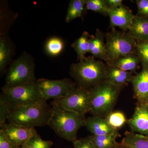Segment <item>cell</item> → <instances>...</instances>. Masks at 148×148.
I'll list each match as a JSON object with an SVG mask.
<instances>
[{"label": "cell", "mask_w": 148, "mask_h": 148, "mask_svg": "<svg viewBox=\"0 0 148 148\" xmlns=\"http://www.w3.org/2000/svg\"><path fill=\"white\" fill-rule=\"evenodd\" d=\"M121 143L128 148H148V136L126 132Z\"/></svg>", "instance_id": "20"}, {"label": "cell", "mask_w": 148, "mask_h": 148, "mask_svg": "<svg viewBox=\"0 0 148 148\" xmlns=\"http://www.w3.org/2000/svg\"><path fill=\"white\" fill-rule=\"evenodd\" d=\"M108 69V65L92 56L72 64L70 74L77 86L90 89L106 80Z\"/></svg>", "instance_id": "2"}, {"label": "cell", "mask_w": 148, "mask_h": 148, "mask_svg": "<svg viewBox=\"0 0 148 148\" xmlns=\"http://www.w3.org/2000/svg\"><path fill=\"white\" fill-rule=\"evenodd\" d=\"M90 89L76 86L65 97L53 100L51 105L85 115L90 111Z\"/></svg>", "instance_id": "8"}, {"label": "cell", "mask_w": 148, "mask_h": 148, "mask_svg": "<svg viewBox=\"0 0 148 148\" xmlns=\"http://www.w3.org/2000/svg\"><path fill=\"white\" fill-rule=\"evenodd\" d=\"M138 13L137 15L143 17H148V0H137Z\"/></svg>", "instance_id": "31"}, {"label": "cell", "mask_w": 148, "mask_h": 148, "mask_svg": "<svg viewBox=\"0 0 148 148\" xmlns=\"http://www.w3.org/2000/svg\"><path fill=\"white\" fill-rule=\"evenodd\" d=\"M84 126L93 135H107L118 131L110 126L106 118L100 116L92 115L86 118Z\"/></svg>", "instance_id": "15"}, {"label": "cell", "mask_w": 148, "mask_h": 148, "mask_svg": "<svg viewBox=\"0 0 148 148\" xmlns=\"http://www.w3.org/2000/svg\"><path fill=\"white\" fill-rule=\"evenodd\" d=\"M128 33L136 42L148 41V17L135 15Z\"/></svg>", "instance_id": "16"}, {"label": "cell", "mask_w": 148, "mask_h": 148, "mask_svg": "<svg viewBox=\"0 0 148 148\" xmlns=\"http://www.w3.org/2000/svg\"><path fill=\"white\" fill-rule=\"evenodd\" d=\"M64 44L63 40L58 37H52L48 40L45 44V50L48 55L55 56L63 51Z\"/></svg>", "instance_id": "25"}, {"label": "cell", "mask_w": 148, "mask_h": 148, "mask_svg": "<svg viewBox=\"0 0 148 148\" xmlns=\"http://www.w3.org/2000/svg\"><path fill=\"white\" fill-rule=\"evenodd\" d=\"M12 42L5 35L0 38V72L1 75L5 71L7 67L10 63L13 54Z\"/></svg>", "instance_id": "18"}, {"label": "cell", "mask_w": 148, "mask_h": 148, "mask_svg": "<svg viewBox=\"0 0 148 148\" xmlns=\"http://www.w3.org/2000/svg\"><path fill=\"white\" fill-rule=\"evenodd\" d=\"M113 148H128L122 145L121 143H117Z\"/></svg>", "instance_id": "34"}, {"label": "cell", "mask_w": 148, "mask_h": 148, "mask_svg": "<svg viewBox=\"0 0 148 148\" xmlns=\"http://www.w3.org/2000/svg\"><path fill=\"white\" fill-rule=\"evenodd\" d=\"M142 66L141 71L133 76L130 82L137 104L148 105V66Z\"/></svg>", "instance_id": "11"}, {"label": "cell", "mask_w": 148, "mask_h": 148, "mask_svg": "<svg viewBox=\"0 0 148 148\" xmlns=\"http://www.w3.org/2000/svg\"><path fill=\"white\" fill-rule=\"evenodd\" d=\"M2 93L10 108L35 105L46 101L43 98L37 82L15 87L1 88Z\"/></svg>", "instance_id": "7"}, {"label": "cell", "mask_w": 148, "mask_h": 148, "mask_svg": "<svg viewBox=\"0 0 148 148\" xmlns=\"http://www.w3.org/2000/svg\"><path fill=\"white\" fill-rule=\"evenodd\" d=\"M37 84L46 101L64 98L76 86L75 82L69 78L59 80L41 78L37 80Z\"/></svg>", "instance_id": "9"}, {"label": "cell", "mask_w": 148, "mask_h": 148, "mask_svg": "<svg viewBox=\"0 0 148 148\" xmlns=\"http://www.w3.org/2000/svg\"><path fill=\"white\" fill-rule=\"evenodd\" d=\"M127 123L132 132L148 136V105L137 104Z\"/></svg>", "instance_id": "13"}, {"label": "cell", "mask_w": 148, "mask_h": 148, "mask_svg": "<svg viewBox=\"0 0 148 148\" xmlns=\"http://www.w3.org/2000/svg\"><path fill=\"white\" fill-rule=\"evenodd\" d=\"M74 148H96L92 141L90 136L86 138H80L73 142Z\"/></svg>", "instance_id": "30"}, {"label": "cell", "mask_w": 148, "mask_h": 148, "mask_svg": "<svg viewBox=\"0 0 148 148\" xmlns=\"http://www.w3.org/2000/svg\"><path fill=\"white\" fill-rule=\"evenodd\" d=\"M136 53L140 58L142 65L148 66V41L137 42Z\"/></svg>", "instance_id": "28"}, {"label": "cell", "mask_w": 148, "mask_h": 148, "mask_svg": "<svg viewBox=\"0 0 148 148\" xmlns=\"http://www.w3.org/2000/svg\"><path fill=\"white\" fill-rule=\"evenodd\" d=\"M34 58L27 52H23L12 62L7 71L3 87H15L37 82Z\"/></svg>", "instance_id": "5"}, {"label": "cell", "mask_w": 148, "mask_h": 148, "mask_svg": "<svg viewBox=\"0 0 148 148\" xmlns=\"http://www.w3.org/2000/svg\"><path fill=\"white\" fill-rule=\"evenodd\" d=\"M106 4L110 8H114L123 4L122 0H105Z\"/></svg>", "instance_id": "33"}, {"label": "cell", "mask_w": 148, "mask_h": 148, "mask_svg": "<svg viewBox=\"0 0 148 148\" xmlns=\"http://www.w3.org/2000/svg\"><path fill=\"white\" fill-rule=\"evenodd\" d=\"M10 106L2 94L0 97V127H2L6 123Z\"/></svg>", "instance_id": "29"}, {"label": "cell", "mask_w": 148, "mask_h": 148, "mask_svg": "<svg viewBox=\"0 0 148 148\" xmlns=\"http://www.w3.org/2000/svg\"><path fill=\"white\" fill-rule=\"evenodd\" d=\"M105 118L110 126L115 130H118L127 122L125 115L121 111H112Z\"/></svg>", "instance_id": "24"}, {"label": "cell", "mask_w": 148, "mask_h": 148, "mask_svg": "<svg viewBox=\"0 0 148 148\" xmlns=\"http://www.w3.org/2000/svg\"><path fill=\"white\" fill-rule=\"evenodd\" d=\"M86 0H72L70 2L67 10L65 21L67 23L74 19L82 17L84 11Z\"/></svg>", "instance_id": "23"}, {"label": "cell", "mask_w": 148, "mask_h": 148, "mask_svg": "<svg viewBox=\"0 0 148 148\" xmlns=\"http://www.w3.org/2000/svg\"><path fill=\"white\" fill-rule=\"evenodd\" d=\"M0 148H19L14 145L6 136L2 130H0Z\"/></svg>", "instance_id": "32"}, {"label": "cell", "mask_w": 148, "mask_h": 148, "mask_svg": "<svg viewBox=\"0 0 148 148\" xmlns=\"http://www.w3.org/2000/svg\"><path fill=\"white\" fill-rule=\"evenodd\" d=\"M120 136L118 131L110 134L91 135L90 139L96 148H113L117 143L116 140Z\"/></svg>", "instance_id": "21"}, {"label": "cell", "mask_w": 148, "mask_h": 148, "mask_svg": "<svg viewBox=\"0 0 148 148\" xmlns=\"http://www.w3.org/2000/svg\"><path fill=\"white\" fill-rule=\"evenodd\" d=\"M110 17V27L111 29L119 27L123 32L129 30L135 15L126 6L122 5L110 8L108 12Z\"/></svg>", "instance_id": "12"}, {"label": "cell", "mask_w": 148, "mask_h": 148, "mask_svg": "<svg viewBox=\"0 0 148 148\" xmlns=\"http://www.w3.org/2000/svg\"><path fill=\"white\" fill-rule=\"evenodd\" d=\"M107 55L110 66L117 59L136 53L137 42L128 32L117 31L115 28L105 34Z\"/></svg>", "instance_id": "6"}, {"label": "cell", "mask_w": 148, "mask_h": 148, "mask_svg": "<svg viewBox=\"0 0 148 148\" xmlns=\"http://www.w3.org/2000/svg\"><path fill=\"white\" fill-rule=\"evenodd\" d=\"M105 35L100 29H96L95 35H90L89 40V52L95 58H99L109 66L110 62L105 42Z\"/></svg>", "instance_id": "14"}, {"label": "cell", "mask_w": 148, "mask_h": 148, "mask_svg": "<svg viewBox=\"0 0 148 148\" xmlns=\"http://www.w3.org/2000/svg\"><path fill=\"white\" fill-rule=\"evenodd\" d=\"M90 35L88 32H84L79 38L75 40L72 45L77 55L79 61L84 59L86 54L89 52V40Z\"/></svg>", "instance_id": "22"}, {"label": "cell", "mask_w": 148, "mask_h": 148, "mask_svg": "<svg viewBox=\"0 0 148 148\" xmlns=\"http://www.w3.org/2000/svg\"><path fill=\"white\" fill-rule=\"evenodd\" d=\"M52 145L51 141L42 140L37 133L19 148H51Z\"/></svg>", "instance_id": "27"}, {"label": "cell", "mask_w": 148, "mask_h": 148, "mask_svg": "<svg viewBox=\"0 0 148 148\" xmlns=\"http://www.w3.org/2000/svg\"><path fill=\"white\" fill-rule=\"evenodd\" d=\"M140 64H141V60L137 54L135 53L117 59L110 66L134 73L140 69Z\"/></svg>", "instance_id": "19"}, {"label": "cell", "mask_w": 148, "mask_h": 148, "mask_svg": "<svg viewBox=\"0 0 148 148\" xmlns=\"http://www.w3.org/2000/svg\"><path fill=\"white\" fill-rule=\"evenodd\" d=\"M123 88L114 85L105 80L91 88L89 112L92 115L106 117L112 112Z\"/></svg>", "instance_id": "4"}, {"label": "cell", "mask_w": 148, "mask_h": 148, "mask_svg": "<svg viewBox=\"0 0 148 148\" xmlns=\"http://www.w3.org/2000/svg\"><path fill=\"white\" fill-rule=\"evenodd\" d=\"M1 129L14 145L19 148L37 134L35 128H29L11 123H5Z\"/></svg>", "instance_id": "10"}, {"label": "cell", "mask_w": 148, "mask_h": 148, "mask_svg": "<svg viewBox=\"0 0 148 148\" xmlns=\"http://www.w3.org/2000/svg\"><path fill=\"white\" fill-rule=\"evenodd\" d=\"M47 125L60 138L69 142L77 140L78 131L84 126L86 118L82 114L56 106H52Z\"/></svg>", "instance_id": "1"}, {"label": "cell", "mask_w": 148, "mask_h": 148, "mask_svg": "<svg viewBox=\"0 0 148 148\" xmlns=\"http://www.w3.org/2000/svg\"><path fill=\"white\" fill-rule=\"evenodd\" d=\"M110 9L105 0H86L85 11L91 10L107 16Z\"/></svg>", "instance_id": "26"}, {"label": "cell", "mask_w": 148, "mask_h": 148, "mask_svg": "<svg viewBox=\"0 0 148 148\" xmlns=\"http://www.w3.org/2000/svg\"><path fill=\"white\" fill-rule=\"evenodd\" d=\"M47 101L30 106L10 108L7 121L29 128L47 125L51 108Z\"/></svg>", "instance_id": "3"}, {"label": "cell", "mask_w": 148, "mask_h": 148, "mask_svg": "<svg viewBox=\"0 0 148 148\" xmlns=\"http://www.w3.org/2000/svg\"><path fill=\"white\" fill-rule=\"evenodd\" d=\"M133 73L123 71L117 67L108 66L106 80L116 86L124 87L131 82Z\"/></svg>", "instance_id": "17"}]
</instances>
